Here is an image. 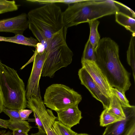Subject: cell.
<instances>
[{
    "mask_svg": "<svg viewBox=\"0 0 135 135\" xmlns=\"http://www.w3.org/2000/svg\"><path fill=\"white\" fill-rule=\"evenodd\" d=\"M119 47L109 37L100 39L95 51V62L106 78L112 88L125 92L131 85L130 74L121 63Z\"/></svg>",
    "mask_w": 135,
    "mask_h": 135,
    "instance_id": "1",
    "label": "cell"
},
{
    "mask_svg": "<svg viewBox=\"0 0 135 135\" xmlns=\"http://www.w3.org/2000/svg\"><path fill=\"white\" fill-rule=\"evenodd\" d=\"M127 61L131 68L135 81V35H132L127 52Z\"/></svg>",
    "mask_w": 135,
    "mask_h": 135,
    "instance_id": "17",
    "label": "cell"
},
{
    "mask_svg": "<svg viewBox=\"0 0 135 135\" xmlns=\"http://www.w3.org/2000/svg\"><path fill=\"white\" fill-rule=\"evenodd\" d=\"M119 11L112 0H84L69 5L62 13L64 31L66 33L68 28L115 14Z\"/></svg>",
    "mask_w": 135,
    "mask_h": 135,
    "instance_id": "2",
    "label": "cell"
},
{
    "mask_svg": "<svg viewBox=\"0 0 135 135\" xmlns=\"http://www.w3.org/2000/svg\"><path fill=\"white\" fill-rule=\"evenodd\" d=\"M8 120L0 119V128H8Z\"/></svg>",
    "mask_w": 135,
    "mask_h": 135,
    "instance_id": "30",
    "label": "cell"
},
{
    "mask_svg": "<svg viewBox=\"0 0 135 135\" xmlns=\"http://www.w3.org/2000/svg\"><path fill=\"white\" fill-rule=\"evenodd\" d=\"M127 135H135V126L132 128Z\"/></svg>",
    "mask_w": 135,
    "mask_h": 135,
    "instance_id": "34",
    "label": "cell"
},
{
    "mask_svg": "<svg viewBox=\"0 0 135 135\" xmlns=\"http://www.w3.org/2000/svg\"><path fill=\"white\" fill-rule=\"evenodd\" d=\"M78 75L81 84L88 90L93 97L102 103L104 109H108L110 99L103 94L86 70L82 67L78 71Z\"/></svg>",
    "mask_w": 135,
    "mask_h": 135,
    "instance_id": "12",
    "label": "cell"
},
{
    "mask_svg": "<svg viewBox=\"0 0 135 135\" xmlns=\"http://www.w3.org/2000/svg\"><path fill=\"white\" fill-rule=\"evenodd\" d=\"M46 52L43 50L36 48L32 56L26 64L33 62L31 71L26 89V97L27 100L33 96H41L39 81L46 59Z\"/></svg>",
    "mask_w": 135,
    "mask_h": 135,
    "instance_id": "7",
    "label": "cell"
},
{
    "mask_svg": "<svg viewBox=\"0 0 135 135\" xmlns=\"http://www.w3.org/2000/svg\"><path fill=\"white\" fill-rule=\"evenodd\" d=\"M33 112L31 109H21L19 110V113L22 120H29L28 117L29 115Z\"/></svg>",
    "mask_w": 135,
    "mask_h": 135,
    "instance_id": "27",
    "label": "cell"
},
{
    "mask_svg": "<svg viewBox=\"0 0 135 135\" xmlns=\"http://www.w3.org/2000/svg\"><path fill=\"white\" fill-rule=\"evenodd\" d=\"M115 15L116 21L131 32L132 35H135V18L119 11Z\"/></svg>",
    "mask_w": 135,
    "mask_h": 135,
    "instance_id": "14",
    "label": "cell"
},
{
    "mask_svg": "<svg viewBox=\"0 0 135 135\" xmlns=\"http://www.w3.org/2000/svg\"><path fill=\"white\" fill-rule=\"evenodd\" d=\"M3 112L9 117V120L12 122H17L22 120L20 115L19 110L9 109L4 107Z\"/></svg>",
    "mask_w": 135,
    "mask_h": 135,
    "instance_id": "26",
    "label": "cell"
},
{
    "mask_svg": "<svg viewBox=\"0 0 135 135\" xmlns=\"http://www.w3.org/2000/svg\"><path fill=\"white\" fill-rule=\"evenodd\" d=\"M76 135H90L86 133H77Z\"/></svg>",
    "mask_w": 135,
    "mask_h": 135,
    "instance_id": "36",
    "label": "cell"
},
{
    "mask_svg": "<svg viewBox=\"0 0 135 135\" xmlns=\"http://www.w3.org/2000/svg\"><path fill=\"white\" fill-rule=\"evenodd\" d=\"M88 23L90 28L88 39L95 51L100 39L98 30L99 22L97 20H95L89 22Z\"/></svg>",
    "mask_w": 135,
    "mask_h": 135,
    "instance_id": "15",
    "label": "cell"
},
{
    "mask_svg": "<svg viewBox=\"0 0 135 135\" xmlns=\"http://www.w3.org/2000/svg\"><path fill=\"white\" fill-rule=\"evenodd\" d=\"M18 9L15 1L0 0V14L16 11Z\"/></svg>",
    "mask_w": 135,
    "mask_h": 135,
    "instance_id": "22",
    "label": "cell"
},
{
    "mask_svg": "<svg viewBox=\"0 0 135 135\" xmlns=\"http://www.w3.org/2000/svg\"><path fill=\"white\" fill-rule=\"evenodd\" d=\"M12 132L9 130H0V135H12Z\"/></svg>",
    "mask_w": 135,
    "mask_h": 135,
    "instance_id": "32",
    "label": "cell"
},
{
    "mask_svg": "<svg viewBox=\"0 0 135 135\" xmlns=\"http://www.w3.org/2000/svg\"><path fill=\"white\" fill-rule=\"evenodd\" d=\"M30 135H47L46 132L42 131H38L36 133H32Z\"/></svg>",
    "mask_w": 135,
    "mask_h": 135,
    "instance_id": "33",
    "label": "cell"
},
{
    "mask_svg": "<svg viewBox=\"0 0 135 135\" xmlns=\"http://www.w3.org/2000/svg\"><path fill=\"white\" fill-rule=\"evenodd\" d=\"M81 95L65 85L53 84L46 89L43 102L46 107L56 112L78 105L82 100Z\"/></svg>",
    "mask_w": 135,
    "mask_h": 135,
    "instance_id": "6",
    "label": "cell"
},
{
    "mask_svg": "<svg viewBox=\"0 0 135 135\" xmlns=\"http://www.w3.org/2000/svg\"><path fill=\"white\" fill-rule=\"evenodd\" d=\"M9 42L28 46L36 47L38 41L32 37H27L22 34H17L13 37H6Z\"/></svg>",
    "mask_w": 135,
    "mask_h": 135,
    "instance_id": "16",
    "label": "cell"
},
{
    "mask_svg": "<svg viewBox=\"0 0 135 135\" xmlns=\"http://www.w3.org/2000/svg\"><path fill=\"white\" fill-rule=\"evenodd\" d=\"M4 107L3 96L0 86V113L3 112Z\"/></svg>",
    "mask_w": 135,
    "mask_h": 135,
    "instance_id": "31",
    "label": "cell"
},
{
    "mask_svg": "<svg viewBox=\"0 0 135 135\" xmlns=\"http://www.w3.org/2000/svg\"><path fill=\"white\" fill-rule=\"evenodd\" d=\"M0 41H4L9 42L7 40L6 37L1 36H0Z\"/></svg>",
    "mask_w": 135,
    "mask_h": 135,
    "instance_id": "35",
    "label": "cell"
},
{
    "mask_svg": "<svg viewBox=\"0 0 135 135\" xmlns=\"http://www.w3.org/2000/svg\"><path fill=\"white\" fill-rule=\"evenodd\" d=\"M27 107L40 118L47 135H59L54 125L57 117L51 110L46 109L41 96H33L27 100Z\"/></svg>",
    "mask_w": 135,
    "mask_h": 135,
    "instance_id": "8",
    "label": "cell"
},
{
    "mask_svg": "<svg viewBox=\"0 0 135 135\" xmlns=\"http://www.w3.org/2000/svg\"><path fill=\"white\" fill-rule=\"evenodd\" d=\"M56 112L58 120L70 128L79 124L82 118L78 105L69 107Z\"/></svg>",
    "mask_w": 135,
    "mask_h": 135,
    "instance_id": "13",
    "label": "cell"
},
{
    "mask_svg": "<svg viewBox=\"0 0 135 135\" xmlns=\"http://www.w3.org/2000/svg\"><path fill=\"white\" fill-rule=\"evenodd\" d=\"M27 15L23 13L17 16L0 20V32L22 34L28 27Z\"/></svg>",
    "mask_w": 135,
    "mask_h": 135,
    "instance_id": "11",
    "label": "cell"
},
{
    "mask_svg": "<svg viewBox=\"0 0 135 135\" xmlns=\"http://www.w3.org/2000/svg\"><path fill=\"white\" fill-rule=\"evenodd\" d=\"M54 125L59 135H76L77 133L58 120L55 121Z\"/></svg>",
    "mask_w": 135,
    "mask_h": 135,
    "instance_id": "23",
    "label": "cell"
},
{
    "mask_svg": "<svg viewBox=\"0 0 135 135\" xmlns=\"http://www.w3.org/2000/svg\"><path fill=\"white\" fill-rule=\"evenodd\" d=\"M62 13L55 3L45 4L28 12V27L39 42L43 44L63 29Z\"/></svg>",
    "mask_w": 135,
    "mask_h": 135,
    "instance_id": "3",
    "label": "cell"
},
{
    "mask_svg": "<svg viewBox=\"0 0 135 135\" xmlns=\"http://www.w3.org/2000/svg\"><path fill=\"white\" fill-rule=\"evenodd\" d=\"M125 118L109 113L107 109H104L100 116V126L103 127H106Z\"/></svg>",
    "mask_w": 135,
    "mask_h": 135,
    "instance_id": "18",
    "label": "cell"
},
{
    "mask_svg": "<svg viewBox=\"0 0 135 135\" xmlns=\"http://www.w3.org/2000/svg\"><path fill=\"white\" fill-rule=\"evenodd\" d=\"M122 107L126 118L106 126L102 135H127L135 126V106Z\"/></svg>",
    "mask_w": 135,
    "mask_h": 135,
    "instance_id": "9",
    "label": "cell"
},
{
    "mask_svg": "<svg viewBox=\"0 0 135 135\" xmlns=\"http://www.w3.org/2000/svg\"><path fill=\"white\" fill-rule=\"evenodd\" d=\"M89 60L95 62L96 56L95 51L88 39L86 43L82 55L81 61Z\"/></svg>",
    "mask_w": 135,
    "mask_h": 135,
    "instance_id": "21",
    "label": "cell"
},
{
    "mask_svg": "<svg viewBox=\"0 0 135 135\" xmlns=\"http://www.w3.org/2000/svg\"><path fill=\"white\" fill-rule=\"evenodd\" d=\"M108 111L123 118L126 115L121 104L116 97L112 93L110 99V103Z\"/></svg>",
    "mask_w": 135,
    "mask_h": 135,
    "instance_id": "19",
    "label": "cell"
},
{
    "mask_svg": "<svg viewBox=\"0 0 135 135\" xmlns=\"http://www.w3.org/2000/svg\"><path fill=\"white\" fill-rule=\"evenodd\" d=\"M111 90L112 93L118 100L122 107H128L131 105L126 97L125 92L114 88H111Z\"/></svg>",
    "mask_w": 135,
    "mask_h": 135,
    "instance_id": "24",
    "label": "cell"
},
{
    "mask_svg": "<svg viewBox=\"0 0 135 135\" xmlns=\"http://www.w3.org/2000/svg\"><path fill=\"white\" fill-rule=\"evenodd\" d=\"M81 0H27L30 2L38 3L40 4H46L57 3H63L69 5L71 4L82 1Z\"/></svg>",
    "mask_w": 135,
    "mask_h": 135,
    "instance_id": "25",
    "label": "cell"
},
{
    "mask_svg": "<svg viewBox=\"0 0 135 135\" xmlns=\"http://www.w3.org/2000/svg\"><path fill=\"white\" fill-rule=\"evenodd\" d=\"M12 135H28V133L22 130L16 129L12 131Z\"/></svg>",
    "mask_w": 135,
    "mask_h": 135,
    "instance_id": "29",
    "label": "cell"
},
{
    "mask_svg": "<svg viewBox=\"0 0 135 135\" xmlns=\"http://www.w3.org/2000/svg\"><path fill=\"white\" fill-rule=\"evenodd\" d=\"M115 3H117L119 5H120L121 6H122L124 8L126 9L127 10L129 11V12L131 13L132 16V17L135 18V14L134 12L132 11L131 9L129 8V7L127 6H126L124 4L120 2H118V1H113Z\"/></svg>",
    "mask_w": 135,
    "mask_h": 135,
    "instance_id": "28",
    "label": "cell"
},
{
    "mask_svg": "<svg viewBox=\"0 0 135 135\" xmlns=\"http://www.w3.org/2000/svg\"><path fill=\"white\" fill-rule=\"evenodd\" d=\"M0 86L4 107L19 110L27 107V100L24 83L17 71L0 60Z\"/></svg>",
    "mask_w": 135,
    "mask_h": 135,
    "instance_id": "4",
    "label": "cell"
},
{
    "mask_svg": "<svg viewBox=\"0 0 135 135\" xmlns=\"http://www.w3.org/2000/svg\"><path fill=\"white\" fill-rule=\"evenodd\" d=\"M81 62L82 67L89 73L103 94L110 100L112 94V87L95 62L86 60Z\"/></svg>",
    "mask_w": 135,
    "mask_h": 135,
    "instance_id": "10",
    "label": "cell"
},
{
    "mask_svg": "<svg viewBox=\"0 0 135 135\" xmlns=\"http://www.w3.org/2000/svg\"><path fill=\"white\" fill-rule=\"evenodd\" d=\"M63 29L42 44L46 52L41 76L53 77L55 72L71 64L73 53L68 46Z\"/></svg>",
    "mask_w": 135,
    "mask_h": 135,
    "instance_id": "5",
    "label": "cell"
},
{
    "mask_svg": "<svg viewBox=\"0 0 135 135\" xmlns=\"http://www.w3.org/2000/svg\"><path fill=\"white\" fill-rule=\"evenodd\" d=\"M32 128L28 122L26 120H22L18 122H13L9 119L8 120V128L12 131L18 129L28 133Z\"/></svg>",
    "mask_w": 135,
    "mask_h": 135,
    "instance_id": "20",
    "label": "cell"
}]
</instances>
